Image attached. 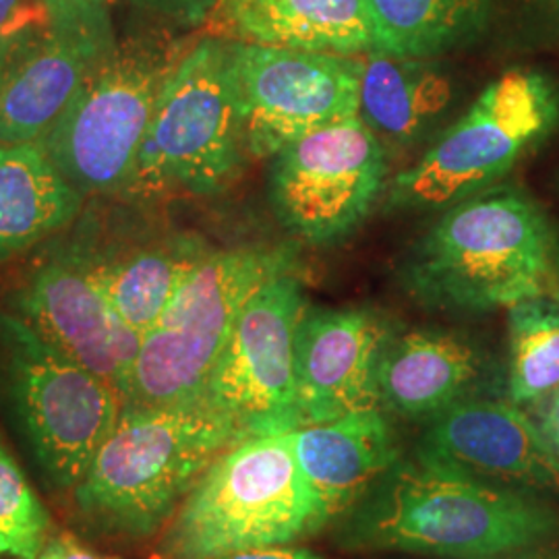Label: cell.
<instances>
[{
    "instance_id": "obj_2",
    "label": "cell",
    "mask_w": 559,
    "mask_h": 559,
    "mask_svg": "<svg viewBox=\"0 0 559 559\" xmlns=\"http://www.w3.org/2000/svg\"><path fill=\"white\" fill-rule=\"evenodd\" d=\"M242 440L203 400L122 406L119 420L73 489L81 516L110 535L147 537L179 510L207 466Z\"/></svg>"
},
{
    "instance_id": "obj_32",
    "label": "cell",
    "mask_w": 559,
    "mask_h": 559,
    "mask_svg": "<svg viewBox=\"0 0 559 559\" xmlns=\"http://www.w3.org/2000/svg\"><path fill=\"white\" fill-rule=\"evenodd\" d=\"M493 559H559V547L537 545V547H531V549H522V551H514V554Z\"/></svg>"
},
{
    "instance_id": "obj_3",
    "label": "cell",
    "mask_w": 559,
    "mask_h": 559,
    "mask_svg": "<svg viewBox=\"0 0 559 559\" xmlns=\"http://www.w3.org/2000/svg\"><path fill=\"white\" fill-rule=\"evenodd\" d=\"M554 237L539 205L514 187H489L441 214L406 261L417 299L459 311H491L545 295Z\"/></svg>"
},
{
    "instance_id": "obj_27",
    "label": "cell",
    "mask_w": 559,
    "mask_h": 559,
    "mask_svg": "<svg viewBox=\"0 0 559 559\" xmlns=\"http://www.w3.org/2000/svg\"><path fill=\"white\" fill-rule=\"evenodd\" d=\"M52 27L64 34H83L102 40H115L110 21V0H44Z\"/></svg>"
},
{
    "instance_id": "obj_19",
    "label": "cell",
    "mask_w": 559,
    "mask_h": 559,
    "mask_svg": "<svg viewBox=\"0 0 559 559\" xmlns=\"http://www.w3.org/2000/svg\"><path fill=\"white\" fill-rule=\"evenodd\" d=\"M483 376V355L459 334H392L381 355V406L404 419L433 420L462 400L475 399Z\"/></svg>"
},
{
    "instance_id": "obj_5",
    "label": "cell",
    "mask_w": 559,
    "mask_h": 559,
    "mask_svg": "<svg viewBox=\"0 0 559 559\" xmlns=\"http://www.w3.org/2000/svg\"><path fill=\"white\" fill-rule=\"evenodd\" d=\"M284 245L210 251L180 284L158 323L143 336L122 406H175L201 399L240 311L261 288L297 272Z\"/></svg>"
},
{
    "instance_id": "obj_34",
    "label": "cell",
    "mask_w": 559,
    "mask_h": 559,
    "mask_svg": "<svg viewBox=\"0 0 559 559\" xmlns=\"http://www.w3.org/2000/svg\"><path fill=\"white\" fill-rule=\"evenodd\" d=\"M554 288H556V299L559 300V255L554 263Z\"/></svg>"
},
{
    "instance_id": "obj_9",
    "label": "cell",
    "mask_w": 559,
    "mask_h": 559,
    "mask_svg": "<svg viewBox=\"0 0 559 559\" xmlns=\"http://www.w3.org/2000/svg\"><path fill=\"white\" fill-rule=\"evenodd\" d=\"M185 50L158 40L117 44L38 141L83 198L122 195L162 90Z\"/></svg>"
},
{
    "instance_id": "obj_17",
    "label": "cell",
    "mask_w": 559,
    "mask_h": 559,
    "mask_svg": "<svg viewBox=\"0 0 559 559\" xmlns=\"http://www.w3.org/2000/svg\"><path fill=\"white\" fill-rule=\"evenodd\" d=\"M323 524L346 514L400 460L380 408L286 431Z\"/></svg>"
},
{
    "instance_id": "obj_10",
    "label": "cell",
    "mask_w": 559,
    "mask_h": 559,
    "mask_svg": "<svg viewBox=\"0 0 559 559\" xmlns=\"http://www.w3.org/2000/svg\"><path fill=\"white\" fill-rule=\"evenodd\" d=\"M385 179V145L357 115L278 152L270 170V200L290 235L332 245L371 214Z\"/></svg>"
},
{
    "instance_id": "obj_28",
    "label": "cell",
    "mask_w": 559,
    "mask_h": 559,
    "mask_svg": "<svg viewBox=\"0 0 559 559\" xmlns=\"http://www.w3.org/2000/svg\"><path fill=\"white\" fill-rule=\"evenodd\" d=\"M150 13L182 25H200L210 20L221 0H127Z\"/></svg>"
},
{
    "instance_id": "obj_21",
    "label": "cell",
    "mask_w": 559,
    "mask_h": 559,
    "mask_svg": "<svg viewBox=\"0 0 559 559\" xmlns=\"http://www.w3.org/2000/svg\"><path fill=\"white\" fill-rule=\"evenodd\" d=\"M83 200L40 143L0 145V263L69 226Z\"/></svg>"
},
{
    "instance_id": "obj_15",
    "label": "cell",
    "mask_w": 559,
    "mask_h": 559,
    "mask_svg": "<svg viewBox=\"0 0 559 559\" xmlns=\"http://www.w3.org/2000/svg\"><path fill=\"white\" fill-rule=\"evenodd\" d=\"M419 452L500 485L558 491L559 459L540 425L510 400H462L429 420Z\"/></svg>"
},
{
    "instance_id": "obj_12",
    "label": "cell",
    "mask_w": 559,
    "mask_h": 559,
    "mask_svg": "<svg viewBox=\"0 0 559 559\" xmlns=\"http://www.w3.org/2000/svg\"><path fill=\"white\" fill-rule=\"evenodd\" d=\"M307 309L297 272L267 282L240 311L201 400L242 440L297 429L295 338Z\"/></svg>"
},
{
    "instance_id": "obj_16",
    "label": "cell",
    "mask_w": 559,
    "mask_h": 559,
    "mask_svg": "<svg viewBox=\"0 0 559 559\" xmlns=\"http://www.w3.org/2000/svg\"><path fill=\"white\" fill-rule=\"evenodd\" d=\"M117 40L48 32L0 67V145L38 143Z\"/></svg>"
},
{
    "instance_id": "obj_26",
    "label": "cell",
    "mask_w": 559,
    "mask_h": 559,
    "mask_svg": "<svg viewBox=\"0 0 559 559\" xmlns=\"http://www.w3.org/2000/svg\"><path fill=\"white\" fill-rule=\"evenodd\" d=\"M52 29L44 0H0V67Z\"/></svg>"
},
{
    "instance_id": "obj_13",
    "label": "cell",
    "mask_w": 559,
    "mask_h": 559,
    "mask_svg": "<svg viewBox=\"0 0 559 559\" xmlns=\"http://www.w3.org/2000/svg\"><path fill=\"white\" fill-rule=\"evenodd\" d=\"M13 313L122 396L143 336L120 320L102 295L85 249L41 263L17 290Z\"/></svg>"
},
{
    "instance_id": "obj_30",
    "label": "cell",
    "mask_w": 559,
    "mask_h": 559,
    "mask_svg": "<svg viewBox=\"0 0 559 559\" xmlns=\"http://www.w3.org/2000/svg\"><path fill=\"white\" fill-rule=\"evenodd\" d=\"M221 559H321L320 556L311 554L309 549H290V547H260V549H247L239 554H230Z\"/></svg>"
},
{
    "instance_id": "obj_31",
    "label": "cell",
    "mask_w": 559,
    "mask_h": 559,
    "mask_svg": "<svg viewBox=\"0 0 559 559\" xmlns=\"http://www.w3.org/2000/svg\"><path fill=\"white\" fill-rule=\"evenodd\" d=\"M540 429L545 433V438L551 443L554 452L559 459V390L551 396V400L545 404V413L540 419Z\"/></svg>"
},
{
    "instance_id": "obj_6",
    "label": "cell",
    "mask_w": 559,
    "mask_h": 559,
    "mask_svg": "<svg viewBox=\"0 0 559 559\" xmlns=\"http://www.w3.org/2000/svg\"><path fill=\"white\" fill-rule=\"evenodd\" d=\"M0 406L44 483L73 491L115 429L122 396L0 309Z\"/></svg>"
},
{
    "instance_id": "obj_29",
    "label": "cell",
    "mask_w": 559,
    "mask_h": 559,
    "mask_svg": "<svg viewBox=\"0 0 559 559\" xmlns=\"http://www.w3.org/2000/svg\"><path fill=\"white\" fill-rule=\"evenodd\" d=\"M34 559H119L115 556H104L87 545H83L75 535L60 533L57 537L46 540L40 554Z\"/></svg>"
},
{
    "instance_id": "obj_14",
    "label": "cell",
    "mask_w": 559,
    "mask_h": 559,
    "mask_svg": "<svg viewBox=\"0 0 559 559\" xmlns=\"http://www.w3.org/2000/svg\"><path fill=\"white\" fill-rule=\"evenodd\" d=\"M394 330L369 309L307 307L295 338L297 429L380 408V362Z\"/></svg>"
},
{
    "instance_id": "obj_4",
    "label": "cell",
    "mask_w": 559,
    "mask_h": 559,
    "mask_svg": "<svg viewBox=\"0 0 559 559\" xmlns=\"http://www.w3.org/2000/svg\"><path fill=\"white\" fill-rule=\"evenodd\" d=\"M323 524L284 433L239 441L201 475L170 522L164 559H221L300 539Z\"/></svg>"
},
{
    "instance_id": "obj_8",
    "label": "cell",
    "mask_w": 559,
    "mask_h": 559,
    "mask_svg": "<svg viewBox=\"0 0 559 559\" xmlns=\"http://www.w3.org/2000/svg\"><path fill=\"white\" fill-rule=\"evenodd\" d=\"M559 119L558 92L531 69L491 81L450 129L388 185L385 207L436 212L493 187Z\"/></svg>"
},
{
    "instance_id": "obj_24",
    "label": "cell",
    "mask_w": 559,
    "mask_h": 559,
    "mask_svg": "<svg viewBox=\"0 0 559 559\" xmlns=\"http://www.w3.org/2000/svg\"><path fill=\"white\" fill-rule=\"evenodd\" d=\"M508 400L520 408L547 404L559 390V300L545 295L510 307Z\"/></svg>"
},
{
    "instance_id": "obj_7",
    "label": "cell",
    "mask_w": 559,
    "mask_h": 559,
    "mask_svg": "<svg viewBox=\"0 0 559 559\" xmlns=\"http://www.w3.org/2000/svg\"><path fill=\"white\" fill-rule=\"evenodd\" d=\"M247 158L228 41L205 38L166 81L122 198L216 195L239 179Z\"/></svg>"
},
{
    "instance_id": "obj_1",
    "label": "cell",
    "mask_w": 559,
    "mask_h": 559,
    "mask_svg": "<svg viewBox=\"0 0 559 559\" xmlns=\"http://www.w3.org/2000/svg\"><path fill=\"white\" fill-rule=\"evenodd\" d=\"M559 535V512L508 485L473 477L417 450L396 462L348 512L350 549L493 559Z\"/></svg>"
},
{
    "instance_id": "obj_20",
    "label": "cell",
    "mask_w": 559,
    "mask_h": 559,
    "mask_svg": "<svg viewBox=\"0 0 559 559\" xmlns=\"http://www.w3.org/2000/svg\"><path fill=\"white\" fill-rule=\"evenodd\" d=\"M207 253L203 240L187 235L85 251L102 295L141 336L158 323L180 284Z\"/></svg>"
},
{
    "instance_id": "obj_25",
    "label": "cell",
    "mask_w": 559,
    "mask_h": 559,
    "mask_svg": "<svg viewBox=\"0 0 559 559\" xmlns=\"http://www.w3.org/2000/svg\"><path fill=\"white\" fill-rule=\"evenodd\" d=\"M50 524L46 506L0 440V558H36L48 540Z\"/></svg>"
},
{
    "instance_id": "obj_11",
    "label": "cell",
    "mask_w": 559,
    "mask_h": 559,
    "mask_svg": "<svg viewBox=\"0 0 559 559\" xmlns=\"http://www.w3.org/2000/svg\"><path fill=\"white\" fill-rule=\"evenodd\" d=\"M226 41L249 158L359 115V57Z\"/></svg>"
},
{
    "instance_id": "obj_23",
    "label": "cell",
    "mask_w": 559,
    "mask_h": 559,
    "mask_svg": "<svg viewBox=\"0 0 559 559\" xmlns=\"http://www.w3.org/2000/svg\"><path fill=\"white\" fill-rule=\"evenodd\" d=\"M373 52L431 59L479 34L489 0H367Z\"/></svg>"
},
{
    "instance_id": "obj_18",
    "label": "cell",
    "mask_w": 559,
    "mask_h": 559,
    "mask_svg": "<svg viewBox=\"0 0 559 559\" xmlns=\"http://www.w3.org/2000/svg\"><path fill=\"white\" fill-rule=\"evenodd\" d=\"M214 38L302 52H373L367 0H221L210 15Z\"/></svg>"
},
{
    "instance_id": "obj_22",
    "label": "cell",
    "mask_w": 559,
    "mask_h": 559,
    "mask_svg": "<svg viewBox=\"0 0 559 559\" xmlns=\"http://www.w3.org/2000/svg\"><path fill=\"white\" fill-rule=\"evenodd\" d=\"M454 85L429 59L369 52L360 73L359 117L380 141L411 145L443 117Z\"/></svg>"
},
{
    "instance_id": "obj_33",
    "label": "cell",
    "mask_w": 559,
    "mask_h": 559,
    "mask_svg": "<svg viewBox=\"0 0 559 559\" xmlns=\"http://www.w3.org/2000/svg\"><path fill=\"white\" fill-rule=\"evenodd\" d=\"M537 2L559 23V0H537Z\"/></svg>"
}]
</instances>
